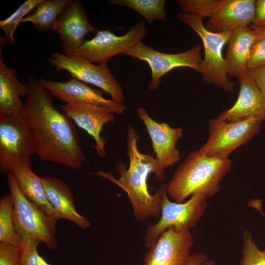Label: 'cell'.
Masks as SVG:
<instances>
[{
  "label": "cell",
  "instance_id": "obj_1",
  "mask_svg": "<svg viewBox=\"0 0 265 265\" xmlns=\"http://www.w3.org/2000/svg\"><path fill=\"white\" fill-rule=\"evenodd\" d=\"M23 112L34 137L35 154L42 160L80 169L86 160L73 120L57 109L52 94L31 74Z\"/></svg>",
  "mask_w": 265,
  "mask_h": 265
},
{
  "label": "cell",
  "instance_id": "obj_2",
  "mask_svg": "<svg viewBox=\"0 0 265 265\" xmlns=\"http://www.w3.org/2000/svg\"><path fill=\"white\" fill-rule=\"evenodd\" d=\"M139 139L134 127L130 124L127 137L129 166L127 169L122 162L116 163V168L120 175L118 178L102 170L95 174L110 181L124 190L136 219L145 221L160 215L161 203L167 191V184H162L152 194L149 192L147 185L149 174L154 173L158 181H162L165 177V169L161 167L156 158L150 154H145L139 151L137 146Z\"/></svg>",
  "mask_w": 265,
  "mask_h": 265
},
{
  "label": "cell",
  "instance_id": "obj_3",
  "mask_svg": "<svg viewBox=\"0 0 265 265\" xmlns=\"http://www.w3.org/2000/svg\"><path fill=\"white\" fill-rule=\"evenodd\" d=\"M232 167L229 158L208 156L199 150L191 153L178 166L167 184V192L182 203L194 194L207 199L216 194Z\"/></svg>",
  "mask_w": 265,
  "mask_h": 265
},
{
  "label": "cell",
  "instance_id": "obj_4",
  "mask_svg": "<svg viewBox=\"0 0 265 265\" xmlns=\"http://www.w3.org/2000/svg\"><path fill=\"white\" fill-rule=\"evenodd\" d=\"M35 144L29 122L23 111L0 113V170L11 173L30 168Z\"/></svg>",
  "mask_w": 265,
  "mask_h": 265
},
{
  "label": "cell",
  "instance_id": "obj_5",
  "mask_svg": "<svg viewBox=\"0 0 265 265\" xmlns=\"http://www.w3.org/2000/svg\"><path fill=\"white\" fill-rule=\"evenodd\" d=\"M7 183L14 204L13 218L16 232L23 239H37L46 244L49 249H56L57 220L48 215L39 205L27 198L11 173H8Z\"/></svg>",
  "mask_w": 265,
  "mask_h": 265
},
{
  "label": "cell",
  "instance_id": "obj_6",
  "mask_svg": "<svg viewBox=\"0 0 265 265\" xmlns=\"http://www.w3.org/2000/svg\"><path fill=\"white\" fill-rule=\"evenodd\" d=\"M177 17L195 32L201 38L204 49L200 73L205 83L226 91L233 92L235 86L228 76L223 49L231 32H214L208 29L203 19L194 14L179 13Z\"/></svg>",
  "mask_w": 265,
  "mask_h": 265
},
{
  "label": "cell",
  "instance_id": "obj_7",
  "mask_svg": "<svg viewBox=\"0 0 265 265\" xmlns=\"http://www.w3.org/2000/svg\"><path fill=\"white\" fill-rule=\"evenodd\" d=\"M168 196L166 191L163 197L159 221L146 227L144 240L148 249L170 228L181 231L195 227L207 207V199L198 194L193 195L182 203L171 201Z\"/></svg>",
  "mask_w": 265,
  "mask_h": 265
},
{
  "label": "cell",
  "instance_id": "obj_8",
  "mask_svg": "<svg viewBox=\"0 0 265 265\" xmlns=\"http://www.w3.org/2000/svg\"><path fill=\"white\" fill-rule=\"evenodd\" d=\"M262 121L258 117L229 122L212 119L209 122V138L199 150L208 156L228 158L258 132Z\"/></svg>",
  "mask_w": 265,
  "mask_h": 265
},
{
  "label": "cell",
  "instance_id": "obj_9",
  "mask_svg": "<svg viewBox=\"0 0 265 265\" xmlns=\"http://www.w3.org/2000/svg\"><path fill=\"white\" fill-rule=\"evenodd\" d=\"M49 61L57 70L67 71L72 78L98 87L109 94L112 100L124 105L122 88L106 64L95 65L79 56L58 52L52 53Z\"/></svg>",
  "mask_w": 265,
  "mask_h": 265
},
{
  "label": "cell",
  "instance_id": "obj_10",
  "mask_svg": "<svg viewBox=\"0 0 265 265\" xmlns=\"http://www.w3.org/2000/svg\"><path fill=\"white\" fill-rule=\"evenodd\" d=\"M147 32L144 21L131 26L124 35L117 36L108 30H98L91 40L85 41L76 55L91 63L106 64L112 57L127 52L141 42Z\"/></svg>",
  "mask_w": 265,
  "mask_h": 265
},
{
  "label": "cell",
  "instance_id": "obj_11",
  "mask_svg": "<svg viewBox=\"0 0 265 265\" xmlns=\"http://www.w3.org/2000/svg\"><path fill=\"white\" fill-rule=\"evenodd\" d=\"M201 52V46L198 45L182 53H166L157 51L141 41L125 54L148 64L151 70V80L148 88L152 91L158 89L162 77L174 69L189 67L200 73L202 61Z\"/></svg>",
  "mask_w": 265,
  "mask_h": 265
},
{
  "label": "cell",
  "instance_id": "obj_12",
  "mask_svg": "<svg viewBox=\"0 0 265 265\" xmlns=\"http://www.w3.org/2000/svg\"><path fill=\"white\" fill-rule=\"evenodd\" d=\"M53 30L58 33L63 53L66 55H76L84 43L85 36L98 31L90 24L85 7L80 0H70Z\"/></svg>",
  "mask_w": 265,
  "mask_h": 265
},
{
  "label": "cell",
  "instance_id": "obj_13",
  "mask_svg": "<svg viewBox=\"0 0 265 265\" xmlns=\"http://www.w3.org/2000/svg\"><path fill=\"white\" fill-rule=\"evenodd\" d=\"M193 238L189 229L170 228L149 248L144 265H186L191 256Z\"/></svg>",
  "mask_w": 265,
  "mask_h": 265
},
{
  "label": "cell",
  "instance_id": "obj_14",
  "mask_svg": "<svg viewBox=\"0 0 265 265\" xmlns=\"http://www.w3.org/2000/svg\"><path fill=\"white\" fill-rule=\"evenodd\" d=\"M41 85L52 95L65 104L79 102L106 107L114 113L123 114L127 109L124 105L113 100L106 99L103 92L94 89L86 83L72 78L65 81H56L41 79Z\"/></svg>",
  "mask_w": 265,
  "mask_h": 265
},
{
  "label": "cell",
  "instance_id": "obj_15",
  "mask_svg": "<svg viewBox=\"0 0 265 265\" xmlns=\"http://www.w3.org/2000/svg\"><path fill=\"white\" fill-rule=\"evenodd\" d=\"M61 107L63 112L94 139V148L104 157L107 140L101 136V132L105 124L114 121V113L106 107L79 102L65 104Z\"/></svg>",
  "mask_w": 265,
  "mask_h": 265
},
{
  "label": "cell",
  "instance_id": "obj_16",
  "mask_svg": "<svg viewBox=\"0 0 265 265\" xmlns=\"http://www.w3.org/2000/svg\"><path fill=\"white\" fill-rule=\"evenodd\" d=\"M137 114L145 125L156 159L161 167L165 169L178 162L181 159V155L176 144L183 135V129L172 128L167 123L156 122L142 107L138 108Z\"/></svg>",
  "mask_w": 265,
  "mask_h": 265
},
{
  "label": "cell",
  "instance_id": "obj_17",
  "mask_svg": "<svg viewBox=\"0 0 265 265\" xmlns=\"http://www.w3.org/2000/svg\"><path fill=\"white\" fill-rule=\"evenodd\" d=\"M238 79L240 89L236 102L215 119L220 122L238 121L251 117L265 120V98L259 88L246 71Z\"/></svg>",
  "mask_w": 265,
  "mask_h": 265
},
{
  "label": "cell",
  "instance_id": "obj_18",
  "mask_svg": "<svg viewBox=\"0 0 265 265\" xmlns=\"http://www.w3.org/2000/svg\"><path fill=\"white\" fill-rule=\"evenodd\" d=\"M255 3L254 0H223L216 13L204 25L214 32H232L252 22Z\"/></svg>",
  "mask_w": 265,
  "mask_h": 265
},
{
  "label": "cell",
  "instance_id": "obj_19",
  "mask_svg": "<svg viewBox=\"0 0 265 265\" xmlns=\"http://www.w3.org/2000/svg\"><path fill=\"white\" fill-rule=\"evenodd\" d=\"M39 179L47 198L53 208L54 218L57 220L66 219L84 229L90 227V222L77 211L72 192L66 183L53 177H39Z\"/></svg>",
  "mask_w": 265,
  "mask_h": 265
},
{
  "label": "cell",
  "instance_id": "obj_20",
  "mask_svg": "<svg viewBox=\"0 0 265 265\" xmlns=\"http://www.w3.org/2000/svg\"><path fill=\"white\" fill-rule=\"evenodd\" d=\"M257 39L256 30L248 26L232 32L224 57L229 77L238 78L246 71L250 51Z\"/></svg>",
  "mask_w": 265,
  "mask_h": 265
},
{
  "label": "cell",
  "instance_id": "obj_21",
  "mask_svg": "<svg viewBox=\"0 0 265 265\" xmlns=\"http://www.w3.org/2000/svg\"><path fill=\"white\" fill-rule=\"evenodd\" d=\"M0 52V113H14L22 112L24 102L20 97H26L28 85L21 83L15 69L4 63Z\"/></svg>",
  "mask_w": 265,
  "mask_h": 265
},
{
  "label": "cell",
  "instance_id": "obj_22",
  "mask_svg": "<svg viewBox=\"0 0 265 265\" xmlns=\"http://www.w3.org/2000/svg\"><path fill=\"white\" fill-rule=\"evenodd\" d=\"M11 173L27 198L39 205L48 215L54 218L53 208L47 198L39 177L30 168H17Z\"/></svg>",
  "mask_w": 265,
  "mask_h": 265
},
{
  "label": "cell",
  "instance_id": "obj_23",
  "mask_svg": "<svg viewBox=\"0 0 265 265\" xmlns=\"http://www.w3.org/2000/svg\"><path fill=\"white\" fill-rule=\"evenodd\" d=\"M70 0H43L22 23H31L40 31L53 30L54 24Z\"/></svg>",
  "mask_w": 265,
  "mask_h": 265
},
{
  "label": "cell",
  "instance_id": "obj_24",
  "mask_svg": "<svg viewBox=\"0 0 265 265\" xmlns=\"http://www.w3.org/2000/svg\"><path fill=\"white\" fill-rule=\"evenodd\" d=\"M113 5L129 8L141 14L150 25L155 20H166L164 0H109Z\"/></svg>",
  "mask_w": 265,
  "mask_h": 265
},
{
  "label": "cell",
  "instance_id": "obj_25",
  "mask_svg": "<svg viewBox=\"0 0 265 265\" xmlns=\"http://www.w3.org/2000/svg\"><path fill=\"white\" fill-rule=\"evenodd\" d=\"M13 209L11 194L3 196L0 201V242L20 247L24 240L14 229Z\"/></svg>",
  "mask_w": 265,
  "mask_h": 265
},
{
  "label": "cell",
  "instance_id": "obj_26",
  "mask_svg": "<svg viewBox=\"0 0 265 265\" xmlns=\"http://www.w3.org/2000/svg\"><path fill=\"white\" fill-rule=\"evenodd\" d=\"M43 0H27L24 2L9 17L0 21V28L5 35V39L10 45L15 43L14 35L16 29L26 15L34 9Z\"/></svg>",
  "mask_w": 265,
  "mask_h": 265
},
{
  "label": "cell",
  "instance_id": "obj_27",
  "mask_svg": "<svg viewBox=\"0 0 265 265\" xmlns=\"http://www.w3.org/2000/svg\"><path fill=\"white\" fill-rule=\"evenodd\" d=\"M176 2L185 12L194 14L203 19L211 18L223 0H177Z\"/></svg>",
  "mask_w": 265,
  "mask_h": 265
},
{
  "label": "cell",
  "instance_id": "obj_28",
  "mask_svg": "<svg viewBox=\"0 0 265 265\" xmlns=\"http://www.w3.org/2000/svg\"><path fill=\"white\" fill-rule=\"evenodd\" d=\"M242 254L240 265H265V253L258 248L249 231L243 235Z\"/></svg>",
  "mask_w": 265,
  "mask_h": 265
},
{
  "label": "cell",
  "instance_id": "obj_29",
  "mask_svg": "<svg viewBox=\"0 0 265 265\" xmlns=\"http://www.w3.org/2000/svg\"><path fill=\"white\" fill-rule=\"evenodd\" d=\"M20 247L19 265H39L40 256L38 252V246L41 242L33 238L23 239Z\"/></svg>",
  "mask_w": 265,
  "mask_h": 265
},
{
  "label": "cell",
  "instance_id": "obj_30",
  "mask_svg": "<svg viewBox=\"0 0 265 265\" xmlns=\"http://www.w3.org/2000/svg\"><path fill=\"white\" fill-rule=\"evenodd\" d=\"M265 66V38H263L257 40L252 47L247 63V69H254Z\"/></svg>",
  "mask_w": 265,
  "mask_h": 265
},
{
  "label": "cell",
  "instance_id": "obj_31",
  "mask_svg": "<svg viewBox=\"0 0 265 265\" xmlns=\"http://www.w3.org/2000/svg\"><path fill=\"white\" fill-rule=\"evenodd\" d=\"M20 247L0 242V265H19Z\"/></svg>",
  "mask_w": 265,
  "mask_h": 265
},
{
  "label": "cell",
  "instance_id": "obj_32",
  "mask_svg": "<svg viewBox=\"0 0 265 265\" xmlns=\"http://www.w3.org/2000/svg\"><path fill=\"white\" fill-rule=\"evenodd\" d=\"M252 22L254 29L265 28V0H256L255 14Z\"/></svg>",
  "mask_w": 265,
  "mask_h": 265
},
{
  "label": "cell",
  "instance_id": "obj_33",
  "mask_svg": "<svg viewBox=\"0 0 265 265\" xmlns=\"http://www.w3.org/2000/svg\"><path fill=\"white\" fill-rule=\"evenodd\" d=\"M246 72L254 80L265 98V66L254 69H247Z\"/></svg>",
  "mask_w": 265,
  "mask_h": 265
},
{
  "label": "cell",
  "instance_id": "obj_34",
  "mask_svg": "<svg viewBox=\"0 0 265 265\" xmlns=\"http://www.w3.org/2000/svg\"><path fill=\"white\" fill-rule=\"evenodd\" d=\"M186 265H215V263L204 254L193 253Z\"/></svg>",
  "mask_w": 265,
  "mask_h": 265
},
{
  "label": "cell",
  "instance_id": "obj_35",
  "mask_svg": "<svg viewBox=\"0 0 265 265\" xmlns=\"http://www.w3.org/2000/svg\"><path fill=\"white\" fill-rule=\"evenodd\" d=\"M257 33V40L265 38V28L256 30Z\"/></svg>",
  "mask_w": 265,
  "mask_h": 265
},
{
  "label": "cell",
  "instance_id": "obj_36",
  "mask_svg": "<svg viewBox=\"0 0 265 265\" xmlns=\"http://www.w3.org/2000/svg\"><path fill=\"white\" fill-rule=\"evenodd\" d=\"M39 265H51L41 256L40 258Z\"/></svg>",
  "mask_w": 265,
  "mask_h": 265
},
{
  "label": "cell",
  "instance_id": "obj_37",
  "mask_svg": "<svg viewBox=\"0 0 265 265\" xmlns=\"http://www.w3.org/2000/svg\"><path fill=\"white\" fill-rule=\"evenodd\" d=\"M264 253H265V251H264Z\"/></svg>",
  "mask_w": 265,
  "mask_h": 265
}]
</instances>
